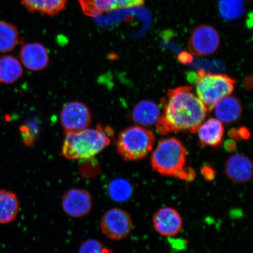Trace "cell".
<instances>
[{
	"label": "cell",
	"instance_id": "obj_1",
	"mask_svg": "<svg viewBox=\"0 0 253 253\" xmlns=\"http://www.w3.org/2000/svg\"><path fill=\"white\" fill-rule=\"evenodd\" d=\"M161 100L163 113L156 123L158 133L197 132L208 113L191 86H181L168 91Z\"/></svg>",
	"mask_w": 253,
	"mask_h": 253
},
{
	"label": "cell",
	"instance_id": "obj_2",
	"mask_svg": "<svg viewBox=\"0 0 253 253\" xmlns=\"http://www.w3.org/2000/svg\"><path fill=\"white\" fill-rule=\"evenodd\" d=\"M115 132L111 126L97 125L78 132H68L63 141L62 154L69 160H89L110 144Z\"/></svg>",
	"mask_w": 253,
	"mask_h": 253
},
{
	"label": "cell",
	"instance_id": "obj_3",
	"mask_svg": "<svg viewBox=\"0 0 253 253\" xmlns=\"http://www.w3.org/2000/svg\"><path fill=\"white\" fill-rule=\"evenodd\" d=\"M187 150L182 142L175 138L158 142L152 154L151 164L155 171L166 176L175 177L185 167Z\"/></svg>",
	"mask_w": 253,
	"mask_h": 253
},
{
	"label": "cell",
	"instance_id": "obj_4",
	"mask_svg": "<svg viewBox=\"0 0 253 253\" xmlns=\"http://www.w3.org/2000/svg\"><path fill=\"white\" fill-rule=\"evenodd\" d=\"M195 83L199 99L211 112L218 102L232 94L236 82L228 75L213 74L201 69Z\"/></svg>",
	"mask_w": 253,
	"mask_h": 253
},
{
	"label": "cell",
	"instance_id": "obj_5",
	"mask_svg": "<svg viewBox=\"0 0 253 253\" xmlns=\"http://www.w3.org/2000/svg\"><path fill=\"white\" fill-rule=\"evenodd\" d=\"M153 132L140 126H131L120 132L117 148L126 161L143 159L153 150L155 141Z\"/></svg>",
	"mask_w": 253,
	"mask_h": 253
},
{
	"label": "cell",
	"instance_id": "obj_6",
	"mask_svg": "<svg viewBox=\"0 0 253 253\" xmlns=\"http://www.w3.org/2000/svg\"><path fill=\"white\" fill-rule=\"evenodd\" d=\"M100 228L107 238L119 241L129 235L133 229V223L127 211L114 208L103 214L100 220Z\"/></svg>",
	"mask_w": 253,
	"mask_h": 253
},
{
	"label": "cell",
	"instance_id": "obj_7",
	"mask_svg": "<svg viewBox=\"0 0 253 253\" xmlns=\"http://www.w3.org/2000/svg\"><path fill=\"white\" fill-rule=\"evenodd\" d=\"M60 120L66 133L78 132L89 126L91 114L86 104L79 101H71L63 106Z\"/></svg>",
	"mask_w": 253,
	"mask_h": 253
},
{
	"label": "cell",
	"instance_id": "obj_8",
	"mask_svg": "<svg viewBox=\"0 0 253 253\" xmlns=\"http://www.w3.org/2000/svg\"><path fill=\"white\" fill-rule=\"evenodd\" d=\"M219 45V33L213 27L208 25H199L196 28L188 42L190 52L200 56L213 54Z\"/></svg>",
	"mask_w": 253,
	"mask_h": 253
},
{
	"label": "cell",
	"instance_id": "obj_9",
	"mask_svg": "<svg viewBox=\"0 0 253 253\" xmlns=\"http://www.w3.org/2000/svg\"><path fill=\"white\" fill-rule=\"evenodd\" d=\"M62 207L68 216L80 218L86 216L93 207V199L86 190L79 188L69 189L63 195Z\"/></svg>",
	"mask_w": 253,
	"mask_h": 253
},
{
	"label": "cell",
	"instance_id": "obj_10",
	"mask_svg": "<svg viewBox=\"0 0 253 253\" xmlns=\"http://www.w3.org/2000/svg\"><path fill=\"white\" fill-rule=\"evenodd\" d=\"M153 227L160 235L173 237L181 232L183 221L178 211L172 208H163L157 211L153 217Z\"/></svg>",
	"mask_w": 253,
	"mask_h": 253
},
{
	"label": "cell",
	"instance_id": "obj_11",
	"mask_svg": "<svg viewBox=\"0 0 253 253\" xmlns=\"http://www.w3.org/2000/svg\"><path fill=\"white\" fill-rule=\"evenodd\" d=\"M20 57L25 67L32 71L43 70L50 62L46 47L38 42L25 44L20 50Z\"/></svg>",
	"mask_w": 253,
	"mask_h": 253
},
{
	"label": "cell",
	"instance_id": "obj_12",
	"mask_svg": "<svg viewBox=\"0 0 253 253\" xmlns=\"http://www.w3.org/2000/svg\"><path fill=\"white\" fill-rule=\"evenodd\" d=\"M224 170L226 175L233 182L248 183L252 178L253 164L248 157L237 154L227 160Z\"/></svg>",
	"mask_w": 253,
	"mask_h": 253
},
{
	"label": "cell",
	"instance_id": "obj_13",
	"mask_svg": "<svg viewBox=\"0 0 253 253\" xmlns=\"http://www.w3.org/2000/svg\"><path fill=\"white\" fill-rule=\"evenodd\" d=\"M199 144L202 147H219L222 144L224 129L219 120L211 118L207 120L198 129Z\"/></svg>",
	"mask_w": 253,
	"mask_h": 253
},
{
	"label": "cell",
	"instance_id": "obj_14",
	"mask_svg": "<svg viewBox=\"0 0 253 253\" xmlns=\"http://www.w3.org/2000/svg\"><path fill=\"white\" fill-rule=\"evenodd\" d=\"M20 211V202L15 192L0 189V224L14 221Z\"/></svg>",
	"mask_w": 253,
	"mask_h": 253
},
{
	"label": "cell",
	"instance_id": "obj_15",
	"mask_svg": "<svg viewBox=\"0 0 253 253\" xmlns=\"http://www.w3.org/2000/svg\"><path fill=\"white\" fill-rule=\"evenodd\" d=\"M131 118L136 123L145 126L156 124L160 118V110L157 104L150 100H142L134 106Z\"/></svg>",
	"mask_w": 253,
	"mask_h": 253
},
{
	"label": "cell",
	"instance_id": "obj_16",
	"mask_svg": "<svg viewBox=\"0 0 253 253\" xmlns=\"http://www.w3.org/2000/svg\"><path fill=\"white\" fill-rule=\"evenodd\" d=\"M214 108L217 119L227 124L237 122L242 113V107L239 101L230 96L218 102Z\"/></svg>",
	"mask_w": 253,
	"mask_h": 253
},
{
	"label": "cell",
	"instance_id": "obj_17",
	"mask_svg": "<svg viewBox=\"0 0 253 253\" xmlns=\"http://www.w3.org/2000/svg\"><path fill=\"white\" fill-rule=\"evenodd\" d=\"M24 69L19 60L11 55L0 57V83L11 84L19 80Z\"/></svg>",
	"mask_w": 253,
	"mask_h": 253
},
{
	"label": "cell",
	"instance_id": "obj_18",
	"mask_svg": "<svg viewBox=\"0 0 253 253\" xmlns=\"http://www.w3.org/2000/svg\"><path fill=\"white\" fill-rule=\"evenodd\" d=\"M21 2L30 12L52 16L65 8L67 0H21Z\"/></svg>",
	"mask_w": 253,
	"mask_h": 253
},
{
	"label": "cell",
	"instance_id": "obj_19",
	"mask_svg": "<svg viewBox=\"0 0 253 253\" xmlns=\"http://www.w3.org/2000/svg\"><path fill=\"white\" fill-rule=\"evenodd\" d=\"M19 42V33L14 25L0 21V53H7L15 48Z\"/></svg>",
	"mask_w": 253,
	"mask_h": 253
},
{
	"label": "cell",
	"instance_id": "obj_20",
	"mask_svg": "<svg viewBox=\"0 0 253 253\" xmlns=\"http://www.w3.org/2000/svg\"><path fill=\"white\" fill-rule=\"evenodd\" d=\"M84 13L97 17L105 12L115 10L113 0H78Z\"/></svg>",
	"mask_w": 253,
	"mask_h": 253
},
{
	"label": "cell",
	"instance_id": "obj_21",
	"mask_svg": "<svg viewBox=\"0 0 253 253\" xmlns=\"http://www.w3.org/2000/svg\"><path fill=\"white\" fill-rule=\"evenodd\" d=\"M109 193L113 200L119 202H125L131 197L132 193V185L125 179H116L111 182Z\"/></svg>",
	"mask_w": 253,
	"mask_h": 253
},
{
	"label": "cell",
	"instance_id": "obj_22",
	"mask_svg": "<svg viewBox=\"0 0 253 253\" xmlns=\"http://www.w3.org/2000/svg\"><path fill=\"white\" fill-rule=\"evenodd\" d=\"M220 11L224 18L238 17L243 11V0H220Z\"/></svg>",
	"mask_w": 253,
	"mask_h": 253
},
{
	"label": "cell",
	"instance_id": "obj_23",
	"mask_svg": "<svg viewBox=\"0 0 253 253\" xmlns=\"http://www.w3.org/2000/svg\"><path fill=\"white\" fill-rule=\"evenodd\" d=\"M20 129L24 144L28 147L33 146L39 137V126L37 123L31 120L21 126Z\"/></svg>",
	"mask_w": 253,
	"mask_h": 253
},
{
	"label": "cell",
	"instance_id": "obj_24",
	"mask_svg": "<svg viewBox=\"0 0 253 253\" xmlns=\"http://www.w3.org/2000/svg\"><path fill=\"white\" fill-rule=\"evenodd\" d=\"M112 250L96 239H87L82 243L79 253H112Z\"/></svg>",
	"mask_w": 253,
	"mask_h": 253
},
{
	"label": "cell",
	"instance_id": "obj_25",
	"mask_svg": "<svg viewBox=\"0 0 253 253\" xmlns=\"http://www.w3.org/2000/svg\"><path fill=\"white\" fill-rule=\"evenodd\" d=\"M115 9L140 7L144 0H113Z\"/></svg>",
	"mask_w": 253,
	"mask_h": 253
},
{
	"label": "cell",
	"instance_id": "obj_26",
	"mask_svg": "<svg viewBox=\"0 0 253 253\" xmlns=\"http://www.w3.org/2000/svg\"><path fill=\"white\" fill-rule=\"evenodd\" d=\"M195 177L196 172L194 169H191V168L186 169L185 167L177 173L175 178L183 180V181L186 182H192L194 181Z\"/></svg>",
	"mask_w": 253,
	"mask_h": 253
},
{
	"label": "cell",
	"instance_id": "obj_27",
	"mask_svg": "<svg viewBox=\"0 0 253 253\" xmlns=\"http://www.w3.org/2000/svg\"><path fill=\"white\" fill-rule=\"evenodd\" d=\"M201 173L208 181H213L216 178V172L210 164H205L201 167Z\"/></svg>",
	"mask_w": 253,
	"mask_h": 253
},
{
	"label": "cell",
	"instance_id": "obj_28",
	"mask_svg": "<svg viewBox=\"0 0 253 253\" xmlns=\"http://www.w3.org/2000/svg\"><path fill=\"white\" fill-rule=\"evenodd\" d=\"M178 61L179 62L182 63V64H189L193 61V56L188 52H183L178 55Z\"/></svg>",
	"mask_w": 253,
	"mask_h": 253
},
{
	"label": "cell",
	"instance_id": "obj_29",
	"mask_svg": "<svg viewBox=\"0 0 253 253\" xmlns=\"http://www.w3.org/2000/svg\"><path fill=\"white\" fill-rule=\"evenodd\" d=\"M237 132H238L240 140L243 139V140H248L251 137V133L249 129L246 127H240L237 129Z\"/></svg>",
	"mask_w": 253,
	"mask_h": 253
},
{
	"label": "cell",
	"instance_id": "obj_30",
	"mask_svg": "<svg viewBox=\"0 0 253 253\" xmlns=\"http://www.w3.org/2000/svg\"><path fill=\"white\" fill-rule=\"evenodd\" d=\"M236 148L237 145L234 140H227L224 143V148L227 151L233 152L236 150Z\"/></svg>",
	"mask_w": 253,
	"mask_h": 253
},
{
	"label": "cell",
	"instance_id": "obj_31",
	"mask_svg": "<svg viewBox=\"0 0 253 253\" xmlns=\"http://www.w3.org/2000/svg\"><path fill=\"white\" fill-rule=\"evenodd\" d=\"M245 86L247 88L249 89H252V77L249 76L247 77L245 80Z\"/></svg>",
	"mask_w": 253,
	"mask_h": 253
}]
</instances>
